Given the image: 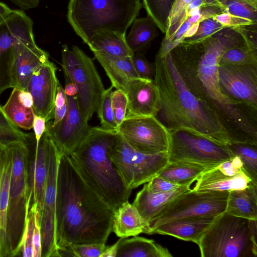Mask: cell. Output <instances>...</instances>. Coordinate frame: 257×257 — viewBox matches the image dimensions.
<instances>
[{"instance_id":"obj_1","label":"cell","mask_w":257,"mask_h":257,"mask_svg":"<svg viewBox=\"0 0 257 257\" xmlns=\"http://www.w3.org/2000/svg\"><path fill=\"white\" fill-rule=\"evenodd\" d=\"M247 45L235 30L226 27L195 43L181 42L170 52L190 91L217 115L230 143L257 145V114L233 104L221 92L218 80L219 58L226 49Z\"/></svg>"},{"instance_id":"obj_2","label":"cell","mask_w":257,"mask_h":257,"mask_svg":"<svg viewBox=\"0 0 257 257\" xmlns=\"http://www.w3.org/2000/svg\"><path fill=\"white\" fill-rule=\"evenodd\" d=\"M113 213L84 182L69 156L62 154L56 203L58 249L73 244L105 243L112 231Z\"/></svg>"},{"instance_id":"obj_3","label":"cell","mask_w":257,"mask_h":257,"mask_svg":"<svg viewBox=\"0 0 257 257\" xmlns=\"http://www.w3.org/2000/svg\"><path fill=\"white\" fill-rule=\"evenodd\" d=\"M154 81L160 95L155 116L168 131L185 130L215 142L228 145L226 130L216 113L189 89L169 52L157 54Z\"/></svg>"},{"instance_id":"obj_4","label":"cell","mask_w":257,"mask_h":257,"mask_svg":"<svg viewBox=\"0 0 257 257\" xmlns=\"http://www.w3.org/2000/svg\"><path fill=\"white\" fill-rule=\"evenodd\" d=\"M117 135L116 130L90 127L80 145L68 155L87 185L114 210L128 201L132 190L110 156Z\"/></svg>"},{"instance_id":"obj_5","label":"cell","mask_w":257,"mask_h":257,"mask_svg":"<svg viewBox=\"0 0 257 257\" xmlns=\"http://www.w3.org/2000/svg\"><path fill=\"white\" fill-rule=\"evenodd\" d=\"M142 7L141 0H70L67 19L86 44L100 30L125 35Z\"/></svg>"},{"instance_id":"obj_6","label":"cell","mask_w":257,"mask_h":257,"mask_svg":"<svg viewBox=\"0 0 257 257\" xmlns=\"http://www.w3.org/2000/svg\"><path fill=\"white\" fill-rule=\"evenodd\" d=\"M257 220L223 212L197 243L202 257H256Z\"/></svg>"},{"instance_id":"obj_7","label":"cell","mask_w":257,"mask_h":257,"mask_svg":"<svg viewBox=\"0 0 257 257\" xmlns=\"http://www.w3.org/2000/svg\"><path fill=\"white\" fill-rule=\"evenodd\" d=\"M8 147L12 168L7 215V234L11 257L20 255L23 236L31 205L29 166L30 148L18 142Z\"/></svg>"},{"instance_id":"obj_8","label":"cell","mask_w":257,"mask_h":257,"mask_svg":"<svg viewBox=\"0 0 257 257\" xmlns=\"http://www.w3.org/2000/svg\"><path fill=\"white\" fill-rule=\"evenodd\" d=\"M61 54L65 82L76 85L78 107L88 121L97 112L105 90L101 78L92 59L79 47L70 49L64 45Z\"/></svg>"},{"instance_id":"obj_9","label":"cell","mask_w":257,"mask_h":257,"mask_svg":"<svg viewBox=\"0 0 257 257\" xmlns=\"http://www.w3.org/2000/svg\"><path fill=\"white\" fill-rule=\"evenodd\" d=\"M229 191L190 189L168 203L148 222L147 234L167 222L186 218L216 217L225 212Z\"/></svg>"},{"instance_id":"obj_10","label":"cell","mask_w":257,"mask_h":257,"mask_svg":"<svg viewBox=\"0 0 257 257\" xmlns=\"http://www.w3.org/2000/svg\"><path fill=\"white\" fill-rule=\"evenodd\" d=\"M169 132V162L190 163L210 169L235 157L228 145L185 130Z\"/></svg>"},{"instance_id":"obj_11","label":"cell","mask_w":257,"mask_h":257,"mask_svg":"<svg viewBox=\"0 0 257 257\" xmlns=\"http://www.w3.org/2000/svg\"><path fill=\"white\" fill-rule=\"evenodd\" d=\"M31 19L22 10H12L0 23V95L12 88V69L16 57L36 45Z\"/></svg>"},{"instance_id":"obj_12","label":"cell","mask_w":257,"mask_h":257,"mask_svg":"<svg viewBox=\"0 0 257 257\" xmlns=\"http://www.w3.org/2000/svg\"><path fill=\"white\" fill-rule=\"evenodd\" d=\"M110 156L131 190L158 176L169 162L168 153L152 155L140 153L132 148L118 132Z\"/></svg>"},{"instance_id":"obj_13","label":"cell","mask_w":257,"mask_h":257,"mask_svg":"<svg viewBox=\"0 0 257 257\" xmlns=\"http://www.w3.org/2000/svg\"><path fill=\"white\" fill-rule=\"evenodd\" d=\"M221 93L232 103L257 114V65H218Z\"/></svg>"},{"instance_id":"obj_14","label":"cell","mask_w":257,"mask_h":257,"mask_svg":"<svg viewBox=\"0 0 257 257\" xmlns=\"http://www.w3.org/2000/svg\"><path fill=\"white\" fill-rule=\"evenodd\" d=\"M116 131L140 153L152 155L168 152L169 132L155 116L125 118Z\"/></svg>"},{"instance_id":"obj_15","label":"cell","mask_w":257,"mask_h":257,"mask_svg":"<svg viewBox=\"0 0 257 257\" xmlns=\"http://www.w3.org/2000/svg\"><path fill=\"white\" fill-rule=\"evenodd\" d=\"M62 155L48 136V174L43 208L39 220L43 257L53 256L58 252L56 241V203L58 170Z\"/></svg>"},{"instance_id":"obj_16","label":"cell","mask_w":257,"mask_h":257,"mask_svg":"<svg viewBox=\"0 0 257 257\" xmlns=\"http://www.w3.org/2000/svg\"><path fill=\"white\" fill-rule=\"evenodd\" d=\"M67 96L68 109L65 116L55 125L51 121L47 122L45 132L61 154L69 155L80 145L90 127L79 109L76 96Z\"/></svg>"},{"instance_id":"obj_17","label":"cell","mask_w":257,"mask_h":257,"mask_svg":"<svg viewBox=\"0 0 257 257\" xmlns=\"http://www.w3.org/2000/svg\"><path fill=\"white\" fill-rule=\"evenodd\" d=\"M59 84L56 67L49 60L34 72L28 82L27 90L32 96L34 112L46 122L54 118L55 98Z\"/></svg>"},{"instance_id":"obj_18","label":"cell","mask_w":257,"mask_h":257,"mask_svg":"<svg viewBox=\"0 0 257 257\" xmlns=\"http://www.w3.org/2000/svg\"><path fill=\"white\" fill-rule=\"evenodd\" d=\"M124 92L127 98L125 118L156 115L160 95L153 80L140 77L131 79Z\"/></svg>"},{"instance_id":"obj_19","label":"cell","mask_w":257,"mask_h":257,"mask_svg":"<svg viewBox=\"0 0 257 257\" xmlns=\"http://www.w3.org/2000/svg\"><path fill=\"white\" fill-rule=\"evenodd\" d=\"M48 167V136L45 132L31 157L30 151L29 176L31 189V205L35 206L40 220L43 208Z\"/></svg>"},{"instance_id":"obj_20","label":"cell","mask_w":257,"mask_h":257,"mask_svg":"<svg viewBox=\"0 0 257 257\" xmlns=\"http://www.w3.org/2000/svg\"><path fill=\"white\" fill-rule=\"evenodd\" d=\"M12 164L10 148L0 145V257H11L7 234V215Z\"/></svg>"},{"instance_id":"obj_21","label":"cell","mask_w":257,"mask_h":257,"mask_svg":"<svg viewBox=\"0 0 257 257\" xmlns=\"http://www.w3.org/2000/svg\"><path fill=\"white\" fill-rule=\"evenodd\" d=\"M49 54L37 45L29 47L15 58L12 69V88L27 90L34 72L48 61Z\"/></svg>"},{"instance_id":"obj_22","label":"cell","mask_w":257,"mask_h":257,"mask_svg":"<svg viewBox=\"0 0 257 257\" xmlns=\"http://www.w3.org/2000/svg\"><path fill=\"white\" fill-rule=\"evenodd\" d=\"M216 217H196L170 221L153 230L152 234L169 235L197 244Z\"/></svg>"},{"instance_id":"obj_23","label":"cell","mask_w":257,"mask_h":257,"mask_svg":"<svg viewBox=\"0 0 257 257\" xmlns=\"http://www.w3.org/2000/svg\"><path fill=\"white\" fill-rule=\"evenodd\" d=\"M190 185H183L168 192H153L145 184L137 194L133 205L148 224L168 203L190 189Z\"/></svg>"},{"instance_id":"obj_24","label":"cell","mask_w":257,"mask_h":257,"mask_svg":"<svg viewBox=\"0 0 257 257\" xmlns=\"http://www.w3.org/2000/svg\"><path fill=\"white\" fill-rule=\"evenodd\" d=\"M95 59L104 69L111 86L124 92L130 80L139 77L133 64V58L119 57L97 52H92Z\"/></svg>"},{"instance_id":"obj_25","label":"cell","mask_w":257,"mask_h":257,"mask_svg":"<svg viewBox=\"0 0 257 257\" xmlns=\"http://www.w3.org/2000/svg\"><path fill=\"white\" fill-rule=\"evenodd\" d=\"M196 181L193 190L229 192L243 189L252 182L243 171L234 176H227L222 173L217 166L204 172Z\"/></svg>"},{"instance_id":"obj_26","label":"cell","mask_w":257,"mask_h":257,"mask_svg":"<svg viewBox=\"0 0 257 257\" xmlns=\"http://www.w3.org/2000/svg\"><path fill=\"white\" fill-rule=\"evenodd\" d=\"M148 224L136 207L125 201L114 210L112 231L120 238L135 236L148 231Z\"/></svg>"},{"instance_id":"obj_27","label":"cell","mask_w":257,"mask_h":257,"mask_svg":"<svg viewBox=\"0 0 257 257\" xmlns=\"http://www.w3.org/2000/svg\"><path fill=\"white\" fill-rule=\"evenodd\" d=\"M225 212L257 220V184L251 182L243 189L229 191Z\"/></svg>"},{"instance_id":"obj_28","label":"cell","mask_w":257,"mask_h":257,"mask_svg":"<svg viewBox=\"0 0 257 257\" xmlns=\"http://www.w3.org/2000/svg\"><path fill=\"white\" fill-rule=\"evenodd\" d=\"M93 51L119 57H133L125 40V35L111 30H103L94 33L87 44Z\"/></svg>"},{"instance_id":"obj_29","label":"cell","mask_w":257,"mask_h":257,"mask_svg":"<svg viewBox=\"0 0 257 257\" xmlns=\"http://www.w3.org/2000/svg\"><path fill=\"white\" fill-rule=\"evenodd\" d=\"M166 247L153 239L135 236L131 238H120L116 256L121 257H172Z\"/></svg>"},{"instance_id":"obj_30","label":"cell","mask_w":257,"mask_h":257,"mask_svg":"<svg viewBox=\"0 0 257 257\" xmlns=\"http://www.w3.org/2000/svg\"><path fill=\"white\" fill-rule=\"evenodd\" d=\"M125 40L130 49L135 53L145 50L158 35V27L149 16L136 18Z\"/></svg>"},{"instance_id":"obj_31","label":"cell","mask_w":257,"mask_h":257,"mask_svg":"<svg viewBox=\"0 0 257 257\" xmlns=\"http://www.w3.org/2000/svg\"><path fill=\"white\" fill-rule=\"evenodd\" d=\"M222 8L217 6H204L197 9L169 39L163 40L157 54L162 57L165 56L182 41L185 34L193 25L224 12Z\"/></svg>"},{"instance_id":"obj_32","label":"cell","mask_w":257,"mask_h":257,"mask_svg":"<svg viewBox=\"0 0 257 257\" xmlns=\"http://www.w3.org/2000/svg\"><path fill=\"white\" fill-rule=\"evenodd\" d=\"M208 169H209L190 163L168 162L158 176L180 186H191L200 175Z\"/></svg>"},{"instance_id":"obj_33","label":"cell","mask_w":257,"mask_h":257,"mask_svg":"<svg viewBox=\"0 0 257 257\" xmlns=\"http://www.w3.org/2000/svg\"><path fill=\"white\" fill-rule=\"evenodd\" d=\"M18 89L13 90L3 109L9 119L17 126L29 130L33 128V107H30L21 102L18 96Z\"/></svg>"},{"instance_id":"obj_34","label":"cell","mask_w":257,"mask_h":257,"mask_svg":"<svg viewBox=\"0 0 257 257\" xmlns=\"http://www.w3.org/2000/svg\"><path fill=\"white\" fill-rule=\"evenodd\" d=\"M228 145L234 156L240 158L243 172L257 184V145L236 143Z\"/></svg>"},{"instance_id":"obj_35","label":"cell","mask_w":257,"mask_h":257,"mask_svg":"<svg viewBox=\"0 0 257 257\" xmlns=\"http://www.w3.org/2000/svg\"><path fill=\"white\" fill-rule=\"evenodd\" d=\"M226 64L257 65V49L247 45L229 48L222 53L218 63Z\"/></svg>"},{"instance_id":"obj_36","label":"cell","mask_w":257,"mask_h":257,"mask_svg":"<svg viewBox=\"0 0 257 257\" xmlns=\"http://www.w3.org/2000/svg\"><path fill=\"white\" fill-rule=\"evenodd\" d=\"M175 0H143V6L150 17L162 33L167 29L169 15Z\"/></svg>"},{"instance_id":"obj_37","label":"cell","mask_w":257,"mask_h":257,"mask_svg":"<svg viewBox=\"0 0 257 257\" xmlns=\"http://www.w3.org/2000/svg\"><path fill=\"white\" fill-rule=\"evenodd\" d=\"M33 134H26L20 131L6 115L0 105V145L7 146L18 142L29 143Z\"/></svg>"},{"instance_id":"obj_38","label":"cell","mask_w":257,"mask_h":257,"mask_svg":"<svg viewBox=\"0 0 257 257\" xmlns=\"http://www.w3.org/2000/svg\"><path fill=\"white\" fill-rule=\"evenodd\" d=\"M104 243L73 244L58 249L60 257H100L105 247Z\"/></svg>"},{"instance_id":"obj_39","label":"cell","mask_w":257,"mask_h":257,"mask_svg":"<svg viewBox=\"0 0 257 257\" xmlns=\"http://www.w3.org/2000/svg\"><path fill=\"white\" fill-rule=\"evenodd\" d=\"M113 87L105 89L100 104L97 110L101 127L106 130H116L117 125L115 122L111 103V94Z\"/></svg>"},{"instance_id":"obj_40","label":"cell","mask_w":257,"mask_h":257,"mask_svg":"<svg viewBox=\"0 0 257 257\" xmlns=\"http://www.w3.org/2000/svg\"><path fill=\"white\" fill-rule=\"evenodd\" d=\"M225 28L226 27L214 20L213 17L208 18L199 23L197 29L193 35L183 39L181 42L197 43L204 40Z\"/></svg>"},{"instance_id":"obj_41","label":"cell","mask_w":257,"mask_h":257,"mask_svg":"<svg viewBox=\"0 0 257 257\" xmlns=\"http://www.w3.org/2000/svg\"><path fill=\"white\" fill-rule=\"evenodd\" d=\"M37 212L35 206L30 207L21 247L20 253L23 257H33L32 241Z\"/></svg>"},{"instance_id":"obj_42","label":"cell","mask_w":257,"mask_h":257,"mask_svg":"<svg viewBox=\"0 0 257 257\" xmlns=\"http://www.w3.org/2000/svg\"><path fill=\"white\" fill-rule=\"evenodd\" d=\"M224 12L257 23V10L236 1L227 0L223 3Z\"/></svg>"},{"instance_id":"obj_43","label":"cell","mask_w":257,"mask_h":257,"mask_svg":"<svg viewBox=\"0 0 257 257\" xmlns=\"http://www.w3.org/2000/svg\"><path fill=\"white\" fill-rule=\"evenodd\" d=\"M111 103L115 122L118 126L125 118L127 98L125 92L120 90L112 91Z\"/></svg>"},{"instance_id":"obj_44","label":"cell","mask_w":257,"mask_h":257,"mask_svg":"<svg viewBox=\"0 0 257 257\" xmlns=\"http://www.w3.org/2000/svg\"><path fill=\"white\" fill-rule=\"evenodd\" d=\"M133 61L134 68L140 78L154 79L155 72V64L150 62L143 53H135Z\"/></svg>"},{"instance_id":"obj_45","label":"cell","mask_w":257,"mask_h":257,"mask_svg":"<svg viewBox=\"0 0 257 257\" xmlns=\"http://www.w3.org/2000/svg\"><path fill=\"white\" fill-rule=\"evenodd\" d=\"M54 105V120L51 121L53 125L57 124L64 117L68 109L67 96L64 92V88L60 84L57 89Z\"/></svg>"},{"instance_id":"obj_46","label":"cell","mask_w":257,"mask_h":257,"mask_svg":"<svg viewBox=\"0 0 257 257\" xmlns=\"http://www.w3.org/2000/svg\"><path fill=\"white\" fill-rule=\"evenodd\" d=\"M213 18L225 27L234 28L239 26L253 23L249 20L234 16L227 12H222L217 14Z\"/></svg>"},{"instance_id":"obj_47","label":"cell","mask_w":257,"mask_h":257,"mask_svg":"<svg viewBox=\"0 0 257 257\" xmlns=\"http://www.w3.org/2000/svg\"><path fill=\"white\" fill-rule=\"evenodd\" d=\"M232 29L242 35L250 47L257 49V23L243 25Z\"/></svg>"},{"instance_id":"obj_48","label":"cell","mask_w":257,"mask_h":257,"mask_svg":"<svg viewBox=\"0 0 257 257\" xmlns=\"http://www.w3.org/2000/svg\"><path fill=\"white\" fill-rule=\"evenodd\" d=\"M146 185L147 188L153 192H168L181 186L167 181L158 175L153 178Z\"/></svg>"},{"instance_id":"obj_49","label":"cell","mask_w":257,"mask_h":257,"mask_svg":"<svg viewBox=\"0 0 257 257\" xmlns=\"http://www.w3.org/2000/svg\"><path fill=\"white\" fill-rule=\"evenodd\" d=\"M217 167L222 173L230 176H234L243 171L242 163L240 158L236 156L230 160L222 162Z\"/></svg>"},{"instance_id":"obj_50","label":"cell","mask_w":257,"mask_h":257,"mask_svg":"<svg viewBox=\"0 0 257 257\" xmlns=\"http://www.w3.org/2000/svg\"><path fill=\"white\" fill-rule=\"evenodd\" d=\"M192 1L175 0L169 15L167 30L174 24L179 16L184 12L187 6Z\"/></svg>"},{"instance_id":"obj_51","label":"cell","mask_w":257,"mask_h":257,"mask_svg":"<svg viewBox=\"0 0 257 257\" xmlns=\"http://www.w3.org/2000/svg\"><path fill=\"white\" fill-rule=\"evenodd\" d=\"M33 257H41L42 240L38 212L36 213L32 241Z\"/></svg>"},{"instance_id":"obj_52","label":"cell","mask_w":257,"mask_h":257,"mask_svg":"<svg viewBox=\"0 0 257 257\" xmlns=\"http://www.w3.org/2000/svg\"><path fill=\"white\" fill-rule=\"evenodd\" d=\"M46 119L37 115L35 113L34 115L33 128L34 132V136L36 140V146L37 147L43 135L46 130Z\"/></svg>"},{"instance_id":"obj_53","label":"cell","mask_w":257,"mask_h":257,"mask_svg":"<svg viewBox=\"0 0 257 257\" xmlns=\"http://www.w3.org/2000/svg\"><path fill=\"white\" fill-rule=\"evenodd\" d=\"M22 10H29L37 7L40 0H10Z\"/></svg>"},{"instance_id":"obj_54","label":"cell","mask_w":257,"mask_h":257,"mask_svg":"<svg viewBox=\"0 0 257 257\" xmlns=\"http://www.w3.org/2000/svg\"><path fill=\"white\" fill-rule=\"evenodd\" d=\"M120 238L113 245L106 246L100 257H116Z\"/></svg>"},{"instance_id":"obj_55","label":"cell","mask_w":257,"mask_h":257,"mask_svg":"<svg viewBox=\"0 0 257 257\" xmlns=\"http://www.w3.org/2000/svg\"><path fill=\"white\" fill-rule=\"evenodd\" d=\"M64 90L65 94L68 96H76L78 92L76 85L72 82L66 83Z\"/></svg>"},{"instance_id":"obj_56","label":"cell","mask_w":257,"mask_h":257,"mask_svg":"<svg viewBox=\"0 0 257 257\" xmlns=\"http://www.w3.org/2000/svg\"><path fill=\"white\" fill-rule=\"evenodd\" d=\"M12 11L6 4L0 2V23L8 16Z\"/></svg>"},{"instance_id":"obj_57","label":"cell","mask_w":257,"mask_h":257,"mask_svg":"<svg viewBox=\"0 0 257 257\" xmlns=\"http://www.w3.org/2000/svg\"><path fill=\"white\" fill-rule=\"evenodd\" d=\"M207 6H217L224 9L223 5L218 0H202Z\"/></svg>"},{"instance_id":"obj_58","label":"cell","mask_w":257,"mask_h":257,"mask_svg":"<svg viewBox=\"0 0 257 257\" xmlns=\"http://www.w3.org/2000/svg\"><path fill=\"white\" fill-rule=\"evenodd\" d=\"M227 0H226L227 1ZM245 3L257 10V0H233ZM225 3V2H224Z\"/></svg>"},{"instance_id":"obj_59","label":"cell","mask_w":257,"mask_h":257,"mask_svg":"<svg viewBox=\"0 0 257 257\" xmlns=\"http://www.w3.org/2000/svg\"><path fill=\"white\" fill-rule=\"evenodd\" d=\"M218 1L223 5V3L226 1V0H218Z\"/></svg>"}]
</instances>
